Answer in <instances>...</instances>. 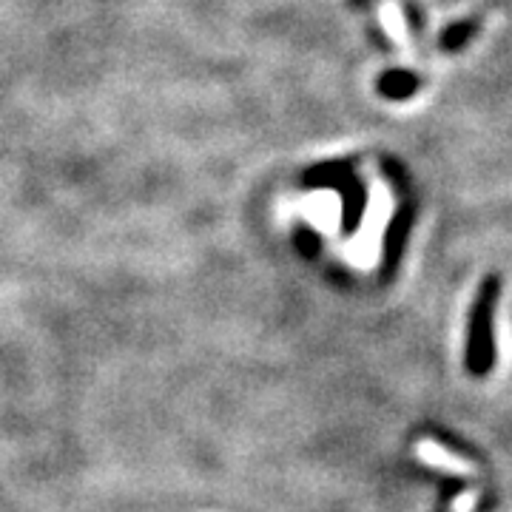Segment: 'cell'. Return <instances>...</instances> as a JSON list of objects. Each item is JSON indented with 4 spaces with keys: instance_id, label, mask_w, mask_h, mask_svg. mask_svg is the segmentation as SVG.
Instances as JSON below:
<instances>
[{
    "instance_id": "6da1fadb",
    "label": "cell",
    "mask_w": 512,
    "mask_h": 512,
    "mask_svg": "<svg viewBox=\"0 0 512 512\" xmlns=\"http://www.w3.org/2000/svg\"><path fill=\"white\" fill-rule=\"evenodd\" d=\"M498 302V279H487L478 291L473 316H470V333H467V370L473 376L490 373L495 362L493 345V311Z\"/></svg>"
}]
</instances>
